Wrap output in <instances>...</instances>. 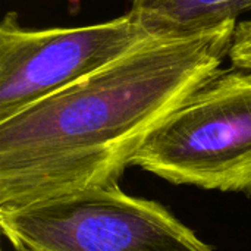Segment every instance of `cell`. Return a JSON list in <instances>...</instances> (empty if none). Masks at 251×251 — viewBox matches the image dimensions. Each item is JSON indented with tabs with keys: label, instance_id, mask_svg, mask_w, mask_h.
Wrapping results in <instances>:
<instances>
[{
	"label": "cell",
	"instance_id": "cell-4",
	"mask_svg": "<svg viewBox=\"0 0 251 251\" xmlns=\"http://www.w3.org/2000/svg\"><path fill=\"white\" fill-rule=\"evenodd\" d=\"M150 34L128 12L82 26L31 29L7 12L0 22V122L78 82Z\"/></svg>",
	"mask_w": 251,
	"mask_h": 251
},
{
	"label": "cell",
	"instance_id": "cell-3",
	"mask_svg": "<svg viewBox=\"0 0 251 251\" xmlns=\"http://www.w3.org/2000/svg\"><path fill=\"white\" fill-rule=\"evenodd\" d=\"M16 251H213L154 200L118 184L0 212Z\"/></svg>",
	"mask_w": 251,
	"mask_h": 251
},
{
	"label": "cell",
	"instance_id": "cell-5",
	"mask_svg": "<svg viewBox=\"0 0 251 251\" xmlns=\"http://www.w3.org/2000/svg\"><path fill=\"white\" fill-rule=\"evenodd\" d=\"M251 10V0H131L128 13L153 35L204 31Z\"/></svg>",
	"mask_w": 251,
	"mask_h": 251
},
{
	"label": "cell",
	"instance_id": "cell-1",
	"mask_svg": "<svg viewBox=\"0 0 251 251\" xmlns=\"http://www.w3.org/2000/svg\"><path fill=\"white\" fill-rule=\"evenodd\" d=\"M237 21L151 35L0 122V212L118 184L149 135L229 53Z\"/></svg>",
	"mask_w": 251,
	"mask_h": 251
},
{
	"label": "cell",
	"instance_id": "cell-6",
	"mask_svg": "<svg viewBox=\"0 0 251 251\" xmlns=\"http://www.w3.org/2000/svg\"><path fill=\"white\" fill-rule=\"evenodd\" d=\"M228 57L232 66L251 71V19L237 22Z\"/></svg>",
	"mask_w": 251,
	"mask_h": 251
},
{
	"label": "cell",
	"instance_id": "cell-2",
	"mask_svg": "<svg viewBox=\"0 0 251 251\" xmlns=\"http://www.w3.org/2000/svg\"><path fill=\"white\" fill-rule=\"evenodd\" d=\"M175 185L251 191V71L206 78L144 141L132 159Z\"/></svg>",
	"mask_w": 251,
	"mask_h": 251
}]
</instances>
